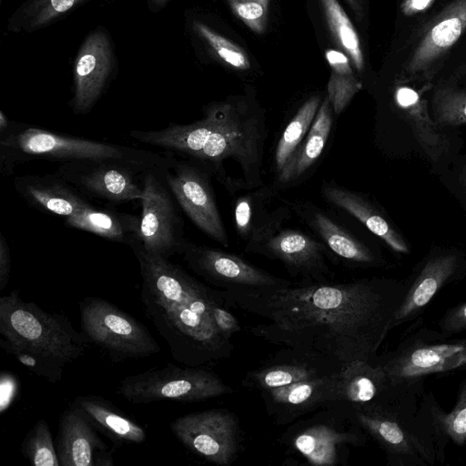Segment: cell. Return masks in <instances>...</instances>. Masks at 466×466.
<instances>
[{"label":"cell","instance_id":"obj_1","mask_svg":"<svg viewBox=\"0 0 466 466\" xmlns=\"http://www.w3.org/2000/svg\"><path fill=\"white\" fill-rule=\"evenodd\" d=\"M224 302L258 317L251 332L299 358L337 371L370 361L404 296L377 279L289 280L275 286L227 287Z\"/></svg>","mask_w":466,"mask_h":466},{"label":"cell","instance_id":"obj_2","mask_svg":"<svg viewBox=\"0 0 466 466\" xmlns=\"http://www.w3.org/2000/svg\"><path fill=\"white\" fill-rule=\"evenodd\" d=\"M191 124H170L160 130H132L135 140L165 149L205 168L230 194L264 185L262 167L268 137L265 113L244 98L213 102ZM246 190V191H247Z\"/></svg>","mask_w":466,"mask_h":466},{"label":"cell","instance_id":"obj_3","mask_svg":"<svg viewBox=\"0 0 466 466\" xmlns=\"http://www.w3.org/2000/svg\"><path fill=\"white\" fill-rule=\"evenodd\" d=\"M140 268V300L145 315L165 339L172 358L190 367H208L231 355V339L215 322L223 304L214 290L169 258L147 252L139 240L129 246Z\"/></svg>","mask_w":466,"mask_h":466},{"label":"cell","instance_id":"obj_4","mask_svg":"<svg viewBox=\"0 0 466 466\" xmlns=\"http://www.w3.org/2000/svg\"><path fill=\"white\" fill-rule=\"evenodd\" d=\"M90 343L66 315L26 302L18 290L0 298V346L35 375L59 382Z\"/></svg>","mask_w":466,"mask_h":466},{"label":"cell","instance_id":"obj_5","mask_svg":"<svg viewBox=\"0 0 466 466\" xmlns=\"http://www.w3.org/2000/svg\"><path fill=\"white\" fill-rule=\"evenodd\" d=\"M176 157L167 152L151 150L83 138L49 131L39 127L13 122L0 135V171L4 177L13 174L16 166L32 160L60 163L76 160L116 159L128 161L148 169L165 171Z\"/></svg>","mask_w":466,"mask_h":466},{"label":"cell","instance_id":"obj_6","mask_svg":"<svg viewBox=\"0 0 466 466\" xmlns=\"http://www.w3.org/2000/svg\"><path fill=\"white\" fill-rule=\"evenodd\" d=\"M79 315L81 331L88 342L113 362L143 359L160 351L147 327L105 299L84 298L79 302Z\"/></svg>","mask_w":466,"mask_h":466},{"label":"cell","instance_id":"obj_7","mask_svg":"<svg viewBox=\"0 0 466 466\" xmlns=\"http://www.w3.org/2000/svg\"><path fill=\"white\" fill-rule=\"evenodd\" d=\"M117 391L128 402L148 404L163 400L202 401L233 390L206 367L169 363L125 377Z\"/></svg>","mask_w":466,"mask_h":466},{"label":"cell","instance_id":"obj_8","mask_svg":"<svg viewBox=\"0 0 466 466\" xmlns=\"http://www.w3.org/2000/svg\"><path fill=\"white\" fill-rule=\"evenodd\" d=\"M163 172L150 170L144 175L139 241L147 252L170 258L182 255L189 240Z\"/></svg>","mask_w":466,"mask_h":466},{"label":"cell","instance_id":"obj_9","mask_svg":"<svg viewBox=\"0 0 466 466\" xmlns=\"http://www.w3.org/2000/svg\"><path fill=\"white\" fill-rule=\"evenodd\" d=\"M150 170L128 161L103 159L64 162L55 173L87 197L116 205L140 200L143 177Z\"/></svg>","mask_w":466,"mask_h":466},{"label":"cell","instance_id":"obj_10","mask_svg":"<svg viewBox=\"0 0 466 466\" xmlns=\"http://www.w3.org/2000/svg\"><path fill=\"white\" fill-rule=\"evenodd\" d=\"M163 177L191 222L208 238L228 248L229 239L218 211L210 174L192 160L176 157L163 172Z\"/></svg>","mask_w":466,"mask_h":466},{"label":"cell","instance_id":"obj_11","mask_svg":"<svg viewBox=\"0 0 466 466\" xmlns=\"http://www.w3.org/2000/svg\"><path fill=\"white\" fill-rule=\"evenodd\" d=\"M174 436L190 451L218 465H229L240 443L238 418L224 410L188 413L170 423Z\"/></svg>","mask_w":466,"mask_h":466},{"label":"cell","instance_id":"obj_12","mask_svg":"<svg viewBox=\"0 0 466 466\" xmlns=\"http://www.w3.org/2000/svg\"><path fill=\"white\" fill-rule=\"evenodd\" d=\"M117 59L109 32L103 26L92 29L77 49L72 66L74 114L89 113L116 74Z\"/></svg>","mask_w":466,"mask_h":466},{"label":"cell","instance_id":"obj_13","mask_svg":"<svg viewBox=\"0 0 466 466\" xmlns=\"http://www.w3.org/2000/svg\"><path fill=\"white\" fill-rule=\"evenodd\" d=\"M349 407V406H348ZM360 425L350 407L344 416L331 413L314 416L287 432L290 448L309 463L319 466L339 464L349 446L360 445L364 441Z\"/></svg>","mask_w":466,"mask_h":466},{"label":"cell","instance_id":"obj_14","mask_svg":"<svg viewBox=\"0 0 466 466\" xmlns=\"http://www.w3.org/2000/svg\"><path fill=\"white\" fill-rule=\"evenodd\" d=\"M249 253L279 260L299 281L330 280L333 274L328 261L337 258L319 238L292 228H281Z\"/></svg>","mask_w":466,"mask_h":466},{"label":"cell","instance_id":"obj_15","mask_svg":"<svg viewBox=\"0 0 466 466\" xmlns=\"http://www.w3.org/2000/svg\"><path fill=\"white\" fill-rule=\"evenodd\" d=\"M466 30V0H454L424 27L404 64L406 81H431Z\"/></svg>","mask_w":466,"mask_h":466},{"label":"cell","instance_id":"obj_16","mask_svg":"<svg viewBox=\"0 0 466 466\" xmlns=\"http://www.w3.org/2000/svg\"><path fill=\"white\" fill-rule=\"evenodd\" d=\"M279 192L273 185L264 184L234 200V227L247 252L273 236L290 218L291 209L279 198Z\"/></svg>","mask_w":466,"mask_h":466},{"label":"cell","instance_id":"obj_17","mask_svg":"<svg viewBox=\"0 0 466 466\" xmlns=\"http://www.w3.org/2000/svg\"><path fill=\"white\" fill-rule=\"evenodd\" d=\"M188 268L209 284L227 287L275 286L286 281L224 250L188 241L182 253Z\"/></svg>","mask_w":466,"mask_h":466},{"label":"cell","instance_id":"obj_18","mask_svg":"<svg viewBox=\"0 0 466 466\" xmlns=\"http://www.w3.org/2000/svg\"><path fill=\"white\" fill-rule=\"evenodd\" d=\"M56 448L60 466L113 465L111 451L74 401L60 417Z\"/></svg>","mask_w":466,"mask_h":466},{"label":"cell","instance_id":"obj_19","mask_svg":"<svg viewBox=\"0 0 466 466\" xmlns=\"http://www.w3.org/2000/svg\"><path fill=\"white\" fill-rule=\"evenodd\" d=\"M404 384L393 382L380 364L374 366L370 361L356 360L336 372V382L329 406L392 408L388 396L393 393L391 390Z\"/></svg>","mask_w":466,"mask_h":466},{"label":"cell","instance_id":"obj_20","mask_svg":"<svg viewBox=\"0 0 466 466\" xmlns=\"http://www.w3.org/2000/svg\"><path fill=\"white\" fill-rule=\"evenodd\" d=\"M380 365L389 378L398 384L427 374L448 371L466 365V339L411 347Z\"/></svg>","mask_w":466,"mask_h":466},{"label":"cell","instance_id":"obj_21","mask_svg":"<svg viewBox=\"0 0 466 466\" xmlns=\"http://www.w3.org/2000/svg\"><path fill=\"white\" fill-rule=\"evenodd\" d=\"M336 372L261 390L268 414L277 423L285 424L316 408L329 405Z\"/></svg>","mask_w":466,"mask_h":466},{"label":"cell","instance_id":"obj_22","mask_svg":"<svg viewBox=\"0 0 466 466\" xmlns=\"http://www.w3.org/2000/svg\"><path fill=\"white\" fill-rule=\"evenodd\" d=\"M298 218L319 238L337 258L353 266L376 263L374 253L350 230L308 200L285 199Z\"/></svg>","mask_w":466,"mask_h":466},{"label":"cell","instance_id":"obj_23","mask_svg":"<svg viewBox=\"0 0 466 466\" xmlns=\"http://www.w3.org/2000/svg\"><path fill=\"white\" fill-rule=\"evenodd\" d=\"M350 408L361 429L388 453L401 457H429L423 443L401 421L397 410L383 406Z\"/></svg>","mask_w":466,"mask_h":466},{"label":"cell","instance_id":"obj_24","mask_svg":"<svg viewBox=\"0 0 466 466\" xmlns=\"http://www.w3.org/2000/svg\"><path fill=\"white\" fill-rule=\"evenodd\" d=\"M14 187L31 207L65 218L90 204L56 173L17 176L14 178Z\"/></svg>","mask_w":466,"mask_h":466},{"label":"cell","instance_id":"obj_25","mask_svg":"<svg viewBox=\"0 0 466 466\" xmlns=\"http://www.w3.org/2000/svg\"><path fill=\"white\" fill-rule=\"evenodd\" d=\"M333 114L330 101L326 96L308 134L281 170L275 175L273 187L277 190L295 187L309 176L326 147L332 128Z\"/></svg>","mask_w":466,"mask_h":466},{"label":"cell","instance_id":"obj_26","mask_svg":"<svg viewBox=\"0 0 466 466\" xmlns=\"http://www.w3.org/2000/svg\"><path fill=\"white\" fill-rule=\"evenodd\" d=\"M320 194L327 203L354 217L394 251L409 252V247L402 237L361 193L339 186L334 181H323Z\"/></svg>","mask_w":466,"mask_h":466},{"label":"cell","instance_id":"obj_27","mask_svg":"<svg viewBox=\"0 0 466 466\" xmlns=\"http://www.w3.org/2000/svg\"><path fill=\"white\" fill-rule=\"evenodd\" d=\"M73 401L85 411L94 427L111 441L115 448L125 444H140L147 440L145 429L105 398L84 395L77 396Z\"/></svg>","mask_w":466,"mask_h":466},{"label":"cell","instance_id":"obj_28","mask_svg":"<svg viewBox=\"0 0 466 466\" xmlns=\"http://www.w3.org/2000/svg\"><path fill=\"white\" fill-rule=\"evenodd\" d=\"M394 100L418 143L432 160H437L449 143L430 117L427 101L420 92L406 86L395 88Z\"/></svg>","mask_w":466,"mask_h":466},{"label":"cell","instance_id":"obj_29","mask_svg":"<svg viewBox=\"0 0 466 466\" xmlns=\"http://www.w3.org/2000/svg\"><path fill=\"white\" fill-rule=\"evenodd\" d=\"M65 224L128 246L139 240V217L90 204L66 218Z\"/></svg>","mask_w":466,"mask_h":466},{"label":"cell","instance_id":"obj_30","mask_svg":"<svg viewBox=\"0 0 466 466\" xmlns=\"http://www.w3.org/2000/svg\"><path fill=\"white\" fill-rule=\"evenodd\" d=\"M458 262L453 254L429 259L395 312L390 329L425 307L454 274Z\"/></svg>","mask_w":466,"mask_h":466},{"label":"cell","instance_id":"obj_31","mask_svg":"<svg viewBox=\"0 0 466 466\" xmlns=\"http://www.w3.org/2000/svg\"><path fill=\"white\" fill-rule=\"evenodd\" d=\"M90 0H25L7 19L11 34H32L66 17Z\"/></svg>","mask_w":466,"mask_h":466},{"label":"cell","instance_id":"obj_32","mask_svg":"<svg viewBox=\"0 0 466 466\" xmlns=\"http://www.w3.org/2000/svg\"><path fill=\"white\" fill-rule=\"evenodd\" d=\"M331 372L335 371L304 360L252 370L245 377L243 385L263 390L290 385Z\"/></svg>","mask_w":466,"mask_h":466},{"label":"cell","instance_id":"obj_33","mask_svg":"<svg viewBox=\"0 0 466 466\" xmlns=\"http://www.w3.org/2000/svg\"><path fill=\"white\" fill-rule=\"evenodd\" d=\"M321 104L319 96L309 97L285 126L274 153V171L277 175L290 158L308 134Z\"/></svg>","mask_w":466,"mask_h":466},{"label":"cell","instance_id":"obj_34","mask_svg":"<svg viewBox=\"0 0 466 466\" xmlns=\"http://www.w3.org/2000/svg\"><path fill=\"white\" fill-rule=\"evenodd\" d=\"M326 59L331 69L327 96L334 114L340 115L361 90L362 83L355 76L350 58L342 51L328 49Z\"/></svg>","mask_w":466,"mask_h":466},{"label":"cell","instance_id":"obj_35","mask_svg":"<svg viewBox=\"0 0 466 466\" xmlns=\"http://www.w3.org/2000/svg\"><path fill=\"white\" fill-rule=\"evenodd\" d=\"M327 25L339 49L347 55L355 69L361 73L364 59L360 42L349 16L337 0H320Z\"/></svg>","mask_w":466,"mask_h":466},{"label":"cell","instance_id":"obj_36","mask_svg":"<svg viewBox=\"0 0 466 466\" xmlns=\"http://www.w3.org/2000/svg\"><path fill=\"white\" fill-rule=\"evenodd\" d=\"M22 454L35 466H60L52 432L46 420H37L21 444Z\"/></svg>","mask_w":466,"mask_h":466},{"label":"cell","instance_id":"obj_37","mask_svg":"<svg viewBox=\"0 0 466 466\" xmlns=\"http://www.w3.org/2000/svg\"><path fill=\"white\" fill-rule=\"evenodd\" d=\"M433 117L440 125L466 124V88L442 86L432 97Z\"/></svg>","mask_w":466,"mask_h":466},{"label":"cell","instance_id":"obj_38","mask_svg":"<svg viewBox=\"0 0 466 466\" xmlns=\"http://www.w3.org/2000/svg\"><path fill=\"white\" fill-rule=\"evenodd\" d=\"M192 30L227 64L240 70H247L250 67L246 53L238 46L220 35L204 23L198 20L193 21Z\"/></svg>","mask_w":466,"mask_h":466},{"label":"cell","instance_id":"obj_39","mask_svg":"<svg viewBox=\"0 0 466 466\" xmlns=\"http://www.w3.org/2000/svg\"><path fill=\"white\" fill-rule=\"evenodd\" d=\"M270 0H228L234 14L252 31L261 34L268 21Z\"/></svg>","mask_w":466,"mask_h":466},{"label":"cell","instance_id":"obj_40","mask_svg":"<svg viewBox=\"0 0 466 466\" xmlns=\"http://www.w3.org/2000/svg\"><path fill=\"white\" fill-rule=\"evenodd\" d=\"M440 424L455 443L463 445L466 442V380L461 387L453 410L440 416Z\"/></svg>","mask_w":466,"mask_h":466},{"label":"cell","instance_id":"obj_41","mask_svg":"<svg viewBox=\"0 0 466 466\" xmlns=\"http://www.w3.org/2000/svg\"><path fill=\"white\" fill-rule=\"evenodd\" d=\"M213 314L217 327L225 338L231 339V336L240 330L238 319L227 310L223 304L215 306Z\"/></svg>","mask_w":466,"mask_h":466},{"label":"cell","instance_id":"obj_42","mask_svg":"<svg viewBox=\"0 0 466 466\" xmlns=\"http://www.w3.org/2000/svg\"><path fill=\"white\" fill-rule=\"evenodd\" d=\"M11 272V254L8 242L0 232V291L7 286Z\"/></svg>","mask_w":466,"mask_h":466},{"label":"cell","instance_id":"obj_43","mask_svg":"<svg viewBox=\"0 0 466 466\" xmlns=\"http://www.w3.org/2000/svg\"><path fill=\"white\" fill-rule=\"evenodd\" d=\"M443 327L451 331L466 329V303L454 308L447 314Z\"/></svg>","mask_w":466,"mask_h":466},{"label":"cell","instance_id":"obj_44","mask_svg":"<svg viewBox=\"0 0 466 466\" xmlns=\"http://www.w3.org/2000/svg\"><path fill=\"white\" fill-rule=\"evenodd\" d=\"M15 380L8 372H3L1 375V412L9 406L15 391Z\"/></svg>","mask_w":466,"mask_h":466},{"label":"cell","instance_id":"obj_45","mask_svg":"<svg viewBox=\"0 0 466 466\" xmlns=\"http://www.w3.org/2000/svg\"><path fill=\"white\" fill-rule=\"evenodd\" d=\"M435 0H403L400 9L406 16H412L427 10Z\"/></svg>","mask_w":466,"mask_h":466},{"label":"cell","instance_id":"obj_46","mask_svg":"<svg viewBox=\"0 0 466 466\" xmlns=\"http://www.w3.org/2000/svg\"><path fill=\"white\" fill-rule=\"evenodd\" d=\"M171 0H146L147 9L156 14L163 10Z\"/></svg>","mask_w":466,"mask_h":466},{"label":"cell","instance_id":"obj_47","mask_svg":"<svg viewBox=\"0 0 466 466\" xmlns=\"http://www.w3.org/2000/svg\"><path fill=\"white\" fill-rule=\"evenodd\" d=\"M13 120L9 119L3 110L0 111V135L5 133L12 126Z\"/></svg>","mask_w":466,"mask_h":466},{"label":"cell","instance_id":"obj_48","mask_svg":"<svg viewBox=\"0 0 466 466\" xmlns=\"http://www.w3.org/2000/svg\"><path fill=\"white\" fill-rule=\"evenodd\" d=\"M350 8L354 11L356 15L360 18L363 15V8L361 0H346Z\"/></svg>","mask_w":466,"mask_h":466},{"label":"cell","instance_id":"obj_49","mask_svg":"<svg viewBox=\"0 0 466 466\" xmlns=\"http://www.w3.org/2000/svg\"><path fill=\"white\" fill-rule=\"evenodd\" d=\"M461 182H462L464 187L466 188V167L462 172Z\"/></svg>","mask_w":466,"mask_h":466}]
</instances>
